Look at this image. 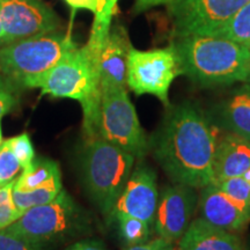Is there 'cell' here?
I'll list each match as a JSON object with an SVG mask.
<instances>
[{"mask_svg": "<svg viewBox=\"0 0 250 250\" xmlns=\"http://www.w3.org/2000/svg\"><path fill=\"white\" fill-rule=\"evenodd\" d=\"M0 250H43L27 240L13 234L0 230Z\"/></svg>", "mask_w": 250, "mask_h": 250, "instance_id": "4316f807", "label": "cell"}, {"mask_svg": "<svg viewBox=\"0 0 250 250\" xmlns=\"http://www.w3.org/2000/svg\"><path fill=\"white\" fill-rule=\"evenodd\" d=\"M196 204L193 188L177 183L166 187L159 196L153 224L158 235L170 243L179 242L191 224Z\"/></svg>", "mask_w": 250, "mask_h": 250, "instance_id": "8fae6325", "label": "cell"}, {"mask_svg": "<svg viewBox=\"0 0 250 250\" xmlns=\"http://www.w3.org/2000/svg\"><path fill=\"white\" fill-rule=\"evenodd\" d=\"M171 1H173V0H136L133 12L136 14H139L147 11V9H151L152 7H155V6L168 5L170 4Z\"/></svg>", "mask_w": 250, "mask_h": 250, "instance_id": "4dcf8cb0", "label": "cell"}, {"mask_svg": "<svg viewBox=\"0 0 250 250\" xmlns=\"http://www.w3.org/2000/svg\"><path fill=\"white\" fill-rule=\"evenodd\" d=\"M4 45L54 33L61 24L57 14L42 0H0Z\"/></svg>", "mask_w": 250, "mask_h": 250, "instance_id": "30bf717a", "label": "cell"}, {"mask_svg": "<svg viewBox=\"0 0 250 250\" xmlns=\"http://www.w3.org/2000/svg\"><path fill=\"white\" fill-rule=\"evenodd\" d=\"M131 43L123 28H110L99 59L101 88L105 86L126 88L127 58Z\"/></svg>", "mask_w": 250, "mask_h": 250, "instance_id": "5bb4252c", "label": "cell"}, {"mask_svg": "<svg viewBox=\"0 0 250 250\" xmlns=\"http://www.w3.org/2000/svg\"><path fill=\"white\" fill-rule=\"evenodd\" d=\"M22 170L17 156L4 140L0 146V188L14 182Z\"/></svg>", "mask_w": 250, "mask_h": 250, "instance_id": "603a6c76", "label": "cell"}, {"mask_svg": "<svg viewBox=\"0 0 250 250\" xmlns=\"http://www.w3.org/2000/svg\"><path fill=\"white\" fill-rule=\"evenodd\" d=\"M100 136L134 158L143 159L149 149L125 87H102Z\"/></svg>", "mask_w": 250, "mask_h": 250, "instance_id": "52a82bcc", "label": "cell"}, {"mask_svg": "<svg viewBox=\"0 0 250 250\" xmlns=\"http://www.w3.org/2000/svg\"><path fill=\"white\" fill-rule=\"evenodd\" d=\"M117 1L118 0H96L98 7H96L95 19L93 23L110 26L111 18L117 8Z\"/></svg>", "mask_w": 250, "mask_h": 250, "instance_id": "83f0119b", "label": "cell"}, {"mask_svg": "<svg viewBox=\"0 0 250 250\" xmlns=\"http://www.w3.org/2000/svg\"><path fill=\"white\" fill-rule=\"evenodd\" d=\"M211 184H214L221 191L232 197L250 214V184L245 177L236 176Z\"/></svg>", "mask_w": 250, "mask_h": 250, "instance_id": "7402d4cb", "label": "cell"}, {"mask_svg": "<svg viewBox=\"0 0 250 250\" xmlns=\"http://www.w3.org/2000/svg\"><path fill=\"white\" fill-rule=\"evenodd\" d=\"M169 243L170 242L166 241L165 239L158 236L155 237V239L151 240V241L142 243V245L131 246L126 250H164L166 247L169 245Z\"/></svg>", "mask_w": 250, "mask_h": 250, "instance_id": "f546056e", "label": "cell"}, {"mask_svg": "<svg viewBox=\"0 0 250 250\" xmlns=\"http://www.w3.org/2000/svg\"><path fill=\"white\" fill-rule=\"evenodd\" d=\"M5 142L14 153V155L17 156L22 169H26L33 164L34 159H35V149H34L29 134H19L13 138L6 139Z\"/></svg>", "mask_w": 250, "mask_h": 250, "instance_id": "d4e9b609", "label": "cell"}, {"mask_svg": "<svg viewBox=\"0 0 250 250\" xmlns=\"http://www.w3.org/2000/svg\"><path fill=\"white\" fill-rule=\"evenodd\" d=\"M164 250H179V247L175 246V243H169Z\"/></svg>", "mask_w": 250, "mask_h": 250, "instance_id": "836d02e7", "label": "cell"}, {"mask_svg": "<svg viewBox=\"0 0 250 250\" xmlns=\"http://www.w3.org/2000/svg\"><path fill=\"white\" fill-rule=\"evenodd\" d=\"M179 250H248L236 234L198 218L179 241Z\"/></svg>", "mask_w": 250, "mask_h": 250, "instance_id": "2e32d148", "label": "cell"}, {"mask_svg": "<svg viewBox=\"0 0 250 250\" xmlns=\"http://www.w3.org/2000/svg\"><path fill=\"white\" fill-rule=\"evenodd\" d=\"M246 88H247V89H248V90H249V92H250V80L248 81V83H246Z\"/></svg>", "mask_w": 250, "mask_h": 250, "instance_id": "8d00e7d4", "label": "cell"}, {"mask_svg": "<svg viewBox=\"0 0 250 250\" xmlns=\"http://www.w3.org/2000/svg\"><path fill=\"white\" fill-rule=\"evenodd\" d=\"M250 168V142L233 132L217 140L213 161V182L242 176Z\"/></svg>", "mask_w": 250, "mask_h": 250, "instance_id": "9a60e30c", "label": "cell"}, {"mask_svg": "<svg viewBox=\"0 0 250 250\" xmlns=\"http://www.w3.org/2000/svg\"><path fill=\"white\" fill-rule=\"evenodd\" d=\"M217 140L204 115L186 102L168 112L149 147L171 182L203 189L213 182Z\"/></svg>", "mask_w": 250, "mask_h": 250, "instance_id": "6da1fadb", "label": "cell"}, {"mask_svg": "<svg viewBox=\"0 0 250 250\" xmlns=\"http://www.w3.org/2000/svg\"><path fill=\"white\" fill-rule=\"evenodd\" d=\"M62 189L64 188H62V174H59L52 180H50L48 183L43 184V186L34 190H30V191L13 190V201L19 210L24 213L30 208L48 204V203L54 201Z\"/></svg>", "mask_w": 250, "mask_h": 250, "instance_id": "d6986e66", "label": "cell"}, {"mask_svg": "<svg viewBox=\"0 0 250 250\" xmlns=\"http://www.w3.org/2000/svg\"><path fill=\"white\" fill-rule=\"evenodd\" d=\"M221 124L229 132L250 142V92L246 87L225 103L221 111Z\"/></svg>", "mask_w": 250, "mask_h": 250, "instance_id": "e0dca14e", "label": "cell"}, {"mask_svg": "<svg viewBox=\"0 0 250 250\" xmlns=\"http://www.w3.org/2000/svg\"><path fill=\"white\" fill-rule=\"evenodd\" d=\"M14 182L0 188V230L5 229L9 225L15 223L23 214L15 206L13 201Z\"/></svg>", "mask_w": 250, "mask_h": 250, "instance_id": "cb8c5ba5", "label": "cell"}, {"mask_svg": "<svg viewBox=\"0 0 250 250\" xmlns=\"http://www.w3.org/2000/svg\"><path fill=\"white\" fill-rule=\"evenodd\" d=\"M62 174L59 166L55 160L45 158L34 159L33 164L22 170L20 176L15 180L13 190L30 191L43 184L48 183L55 176Z\"/></svg>", "mask_w": 250, "mask_h": 250, "instance_id": "ac0fdd59", "label": "cell"}, {"mask_svg": "<svg viewBox=\"0 0 250 250\" xmlns=\"http://www.w3.org/2000/svg\"><path fill=\"white\" fill-rule=\"evenodd\" d=\"M242 176H243V177H245V179H246L247 181H248V183L250 184V168H249V169H248V170H247V171H246V173H245V174H243V175H242Z\"/></svg>", "mask_w": 250, "mask_h": 250, "instance_id": "e575fe53", "label": "cell"}, {"mask_svg": "<svg viewBox=\"0 0 250 250\" xmlns=\"http://www.w3.org/2000/svg\"><path fill=\"white\" fill-rule=\"evenodd\" d=\"M4 27H2V22H1V19H0V46L4 45Z\"/></svg>", "mask_w": 250, "mask_h": 250, "instance_id": "d6a6232c", "label": "cell"}, {"mask_svg": "<svg viewBox=\"0 0 250 250\" xmlns=\"http://www.w3.org/2000/svg\"><path fill=\"white\" fill-rule=\"evenodd\" d=\"M89 228V214L62 189L54 201L26 211L2 230L44 250L85 235Z\"/></svg>", "mask_w": 250, "mask_h": 250, "instance_id": "277c9868", "label": "cell"}, {"mask_svg": "<svg viewBox=\"0 0 250 250\" xmlns=\"http://www.w3.org/2000/svg\"><path fill=\"white\" fill-rule=\"evenodd\" d=\"M65 250H107L103 243L100 240L86 239L78 241L70 247H67Z\"/></svg>", "mask_w": 250, "mask_h": 250, "instance_id": "f1b7e54d", "label": "cell"}, {"mask_svg": "<svg viewBox=\"0 0 250 250\" xmlns=\"http://www.w3.org/2000/svg\"><path fill=\"white\" fill-rule=\"evenodd\" d=\"M2 142H4V139H2V131H1V118H0V146H1Z\"/></svg>", "mask_w": 250, "mask_h": 250, "instance_id": "d590c367", "label": "cell"}, {"mask_svg": "<svg viewBox=\"0 0 250 250\" xmlns=\"http://www.w3.org/2000/svg\"><path fill=\"white\" fill-rule=\"evenodd\" d=\"M134 160L132 154L101 136L85 142L81 155L83 184L92 201L108 219L132 174Z\"/></svg>", "mask_w": 250, "mask_h": 250, "instance_id": "5b68a950", "label": "cell"}, {"mask_svg": "<svg viewBox=\"0 0 250 250\" xmlns=\"http://www.w3.org/2000/svg\"><path fill=\"white\" fill-rule=\"evenodd\" d=\"M158 202L155 171L148 166L140 165L132 170L123 192L118 197L110 220L118 214H127L153 225Z\"/></svg>", "mask_w": 250, "mask_h": 250, "instance_id": "7c38bea8", "label": "cell"}, {"mask_svg": "<svg viewBox=\"0 0 250 250\" xmlns=\"http://www.w3.org/2000/svg\"><path fill=\"white\" fill-rule=\"evenodd\" d=\"M250 0H173L169 14L179 37L208 36Z\"/></svg>", "mask_w": 250, "mask_h": 250, "instance_id": "9c48e42d", "label": "cell"}, {"mask_svg": "<svg viewBox=\"0 0 250 250\" xmlns=\"http://www.w3.org/2000/svg\"><path fill=\"white\" fill-rule=\"evenodd\" d=\"M182 74L203 87L250 80V49L212 36L179 37L173 44Z\"/></svg>", "mask_w": 250, "mask_h": 250, "instance_id": "3957f363", "label": "cell"}, {"mask_svg": "<svg viewBox=\"0 0 250 250\" xmlns=\"http://www.w3.org/2000/svg\"><path fill=\"white\" fill-rule=\"evenodd\" d=\"M74 49L70 35L55 31L17 41L0 46V73L13 86L29 88Z\"/></svg>", "mask_w": 250, "mask_h": 250, "instance_id": "8992f818", "label": "cell"}, {"mask_svg": "<svg viewBox=\"0 0 250 250\" xmlns=\"http://www.w3.org/2000/svg\"><path fill=\"white\" fill-rule=\"evenodd\" d=\"M120 227V234L127 246L142 245L148 241L151 235V225L142 219L127 214H118L115 217Z\"/></svg>", "mask_w": 250, "mask_h": 250, "instance_id": "44dd1931", "label": "cell"}, {"mask_svg": "<svg viewBox=\"0 0 250 250\" xmlns=\"http://www.w3.org/2000/svg\"><path fill=\"white\" fill-rule=\"evenodd\" d=\"M199 208L202 219L233 233L245 229L250 221L248 212L214 184H208L202 189Z\"/></svg>", "mask_w": 250, "mask_h": 250, "instance_id": "4fadbf2b", "label": "cell"}, {"mask_svg": "<svg viewBox=\"0 0 250 250\" xmlns=\"http://www.w3.org/2000/svg\"><path fill=\"white\" fill-rule=\"evenodd\" d=\"M102 48L86 43L65 56L51 70L31 83L29 88H40L54 98L77 100L83 108V139L100 136L102 88L99 59Z\"/></svg>", "mask_w": 250, "mask_h": 250, "instance_id": "7a4b0ae2", "label": "cell"}, {"mask_svg": "<svg viewBox=\"0 0 250 250\" xmlns=\"http://www.w3.org/2000/svg\"><path fill=\"white\" fill-rule=\"evenodd\" d=\"M181 74L182 71L173 44L148 51L130 48L126 86L137 95L151 94L168 107L170 85Z\"/></svg>", "mask_w": 250, "mask_h": 250, "instance_id": "ba28073f", "label": "cell"}, {"mask_svg": "<svg viewBox=\"0 0 250 250\" xmlns=\"http://www.w3.org/2000/svg\"><path fill=\"white\" fill-rule=\"evenodd\" d=\"M72 8H83L92 11L94 14L96 12V7H98V2L96 0H65Z\"/></svg>", "mask_w": 250, "mask_h": 250, "instance_id": "1f68e13d", "label": "cell"}, {"mask_svg": "<svg viewBox=\"0 0 250 250\" xmlns=\"http://www.w3.org/2000/svg\"><path fill=\"white\" fill-rule=\"evenodd\" d=\"M208 36L232 41L250 49V1Z\"/></svg>", "mask_w": 250, "mask_h": 250, "instance_id": "ffe728a7", "label": "cell"}, {"mask_svg": "<svg viewBox=\"0 0 250 250\" xmlns=\"http://www.w3.org/2000/svg\"><path fill=\"white\" fill-rule=\"evenodd\" d=\"M17 105L14 87L6 78L0 73V118L12 111Z\"/></svg>", "mask_w": 250, "mask_h": 250, "instance_id": "484cf974", "label": "cell"}]
</instances>
